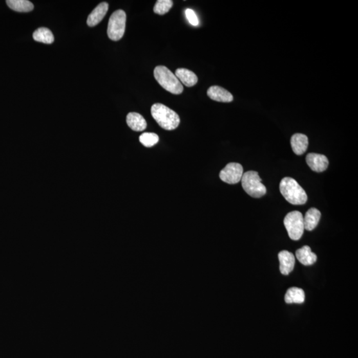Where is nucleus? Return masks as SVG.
<instances>
[{
    "instance_id": "1",
    "label": "nucleus",
    "mask_w": 358,
    "mask_h": 358,
    "mask_svg": "<svg viewBox=\"0 0 358 358\" xmlns=\"http://www.w3.org/2000/svg\"><path fill=\"white\" fill-rule=\"evenodd\" d=\"M279 189L281 195L290 204L303 205L307 201V193L292 178L285 177L281 180Z\"/></svg>"
},
{
    "instance_id": "2",
    "label": "nucleus",
    "mask_w": 358,
    "mask_h": 358,
    "mask_svg": "<svg viewBox=\"0 0 358 358\" xmlns=\"http://www.w3.org/2000/svg\"><path fill=\"white\" fill-rule=\"evenodd\" d=\"M151 112L157 123L163 129L169 131L176 129L181 121L179 115L174 110L162 103H155L152 106Z\"/></svg>"
},
{
    "instance_id": "3",
    "label": "nucleus",
    "mask_w": 358,
    "mask_h": 358,
    "mask_svg": "<svg viewBox=\"0 0 358 358\" xmlns=\"http://www.w3.org/2000/svg\"><path fill=\"white\" fill-rule=\"evenodd\" d=\"M154 76L159 84L166 91L174 94H181L183 92V86L175 74L165 66L155 67Z\"/></svg>"
},
{
    "instance_id": "4",
    "label": "nucleus",
    "mask_w": 358,
    "mask_h": 358,
    "mask_svg": "<svg viewBox=\"0 0 358 358\" xmlns=\"http://www.w3.org/2000/svg\"><path fill=\"white\" fill-rule=\"evenodd\" d=\"M241 181L243 188L251 197L261 198L266 194V187L262 183V179L256 171H247Z\"/></svg>"
},
{
    "instance_id": "5",
    "label": "nucleus",
    "mask_w": 358,
    "mask_h": 358,
    "mask_svg": "<svg viewBox=\"0 0 358 358\" xmlns=\"http://www.w3.org/2000/svg\"><path fill=\"white\" fill-rule=\"evenodd\" d=\"M126 24V13L118 10L112 13L108 22V36L112 40H119L124 35Z\"/></svg>"
},
{
    "instance_id": "6",
    "label": "nucleus",
    "mask_w": 358,
    "mask_h": 358,
    "mask_svg": "<svg viewBox=\"0 0 358 358\" xmlns=\"http://www.w3.org/2000/svg\"><path fill=\"white\" fill-rule=\"evenodd\" d=\"M283 222L289 238L294 241L300 240L305 229L303 216L301 213L299 211L290 212L286 215Z\"/></svg>"
},
{
    "instance_id": "7",
    "label": "nucleus",
    "mask_w": 358,
    "mask_h": 358,
    "mask_svg": "<svg viewBox=\"0 0 358 358\" xmlns=\"http://www.w3.org/2000/svg\"><path fill=\"white\" fill-rule=\"evenodd\" d=\"M243 175L244 169L242 165L237 163H230L220 171L219 176L222 181L234 184L238 183L242 180Z\"/></svg>"
},
{
    "instance_id": "8",
    "label": "nucleus",
    "mask_w": 358,
    "mask_h": 358,
    "mask_svg": "<svg viewBox=\"0 0 358 358\" xmlns=\"http://www.w3.org/2000/svg\"><path fill=\"white\" fill-rule=\"evenodd\" d=\"M307 165L313 171L321 173L328 168L329 161L325 155L314 154H308L306 157Z\"/></svg>"
},
{
    "instance_id": "9",
    "label": "nucleus",
    "mask_w": 358,
    "mask_h": 358,
    "mask_svg": "<svg viewBox=\"0 0 358 358\" xmlns=\"http://www.w3.org/2000/svg\"><path fill=\"white\" fill-rule=\"evenodd\" d=\"M279 262H280L281 273L284 276H288L294 269L296 264V258L293 254L290 252L283 250L278 254Z\"/></svg>"
},
{
    "instance_id": "10",
    "label": "nucleus",
    "mask_w": 358,
    "mask_h": 358,
    "mask_svg": "<svg viewBox=\"0 0 358 358\" xmlns=\"http://www.w3.org/2000/svg\"><path fill=\"white\" fill-rule=\"evenodd\" d=\"M207 94L212 100L220 102H231L234 100L233 94L227 90L218 86L209 88Z\"/></svg>"
},
{
    "instance_id": "11",
    "label": "nucleus",
    "mask_w": 358,
    "mask_h": 358,
    "mask_svg": "<svg viewBox=\"0 0 358 358\" xmlns=\"http://www.w3.org/2000/svg\"><path fill=\"white\" fill-rule=\"evenodd\" d=\"M109 8V5L107 2H102L99 4L88 17L87 24L90 27L97 26L105 17Z\"/></svg>"
},
{
    "instance_id": "12",
    "label": "nucleus",
    "mask_w": 358,
    "mask_h": 358,
    "mask_svg": "<svg viewBox=\"0 0 358 358\" xmlns=\"http://www.w3.org/2000/svg\"><path fill=\"white\" fill-rule=\"evenodd\" d=\"M290 144L294 154L298 155H303L307 150L308 139L305 135L296 134L292 136Z\"/></svg>"
},
{
    "instance_id": "13",
    "label": "nucleus",
    "mask_w": 358,
    "mask_h": 358,
    "mask_svg": "<svg viewBox=\"0 0 358 358\" xmlns=\"http://www.w3.org/2000/svg\"><path fill=\"white\" fill-rule=\"evenodd\" d=\"M126 122L132 130L136 132H142L147 128V122L141 114L136 112H130L126 118Z\"/></svg>"
},
{
    "instance_id": "14",
    "label": "nucleus",
    "mask_w": 358,
    "mask_h": 358,
    "mask_svg": "<svg viewBox=\"0 0 358 358\" xmlns=\"http://www.w3.org/2000/svg\"><path fill=\"white\" fill-rule=\"evenodd\" d=\"M321 213L318 209L311 208L305 214L303 217L304 227L308 231H312L318 225L321 219Z\"/></svg>"
},
{
    "instance_id": "15",
    "label": "nucleus",
    "mask_w": 358,
    "mask_h": 358,
    "mask_svg": "<svg viewBox=\"0 0 358 358\" xmlns=\"http://www.w3.org/2000/svg\"><path fill=\"white\" fill-rule=\"evenodd\" d=\"M296 257L299 262L304 265H311L317 260L316 254L313 253L311 249L308 245H305L301 248L297 249Z\"/></svg>"
},
{
    "instance_id": "16",
    "label": "nucleus",
    "mask_w": 358,
    "mask_h": 358,
    "mask_svg": "<svg viewBox=\"0 0 358 358\" xmlns=\"http://www.w3.org/2000/svg\"><path fill=\"white\" fill-rule=\"evenodd\" d=\"M175 76L182 84L187 87H192L197 85L198 77L193 71L186 69L181 68L177 69Z\"/></svg>"
},
{
    "instance_id": "17",
    "label": "nucleus",
    "mask_w": 358,
    "mask_h": 358,
    "mask_svg": "<svg viewBox=\"0 0 358 358\" xmlns=\"http://www.w3.org/2000/svg\"><path fill=\"white\" fill-rule=\"evenodd\" d=\"M305 292L303 289L298 287L290 288L286 292L285 297V301L287 304H301L305 301Z\"/></svg>"
},
{
    "instance_id": "18",
    "label": "nucleus",
    "mask_w": 358,
    "mask_h": 358,
    "mask_svg": "<svg viewBox=\"0 0 358 358\" xmlns=\"http://www.w3.org/2000/svg\"><path fill=\"white\" fill-rule=\"evenodd\" d=\"M7 5L17 12H29L34 8L33 4L28 0H8Z\"/></svg>"
},
{
    "instance_id": "19",
    "label": "nucleus",
    "mask_w": 358,
    "mask_h": 358,
    "mask_svg": "<svg viewBox=\"0 0 358 358\" xmlns=\"http://www.w3.org/2000/svg\"><path fill=\"white\" fill-rule=\"evenodd\" d=\"M33 39L36 41L43 43L45 44H51L54 42V36L50 29L46 28H40L33 33Z\"/></svg>"
},
{
    "instance_id": "20",
    "label": "nucleus",
    "mask_w": 358,
    "mask_h": 358,
    "mask_svg": "<svg viewBox=\"0 0 358 358\" xmlns=\"http://www.w3.org/2000/svg\"><path fill=\"white\" fill-rule=\"evenodd\" d=\"M159 137L155 133H143L139 137V141L146 148H152L159 142Z\"/></svg>"
},
{
    "instance_id": "21",
    "label": "nucleus",
    "mask_w": 358,
    "mask_h": 358,
    "mask_svg": "<svg viewBox=\"0 0 358 358\" xmlns=\"http://www.w3.org/2000/svg\"><path fill=\"white\" fill-rule=\"evenodd\" d=\"M173 5V2L171 0H158L154 6V12L159 15H165L170 12Z\"/></svg>"
},
{
    "instance_id": "22",
    "label": "nucleus",
    "mask_w": 358,
    "mask_h": 358,
    "mask_svg": "<svg viewBox=\"0 0 358 358\" xmlns=\"http://www.w3.org/2000/svg\"><path fill=\"white\" fill-rule=\"evenodd\" d=\"M185 15L189 23L193 25V26H197L199 24V19H198L197 15L193 10H191L190 8L186 9Z\"/></svg>"
}]
</instances>
